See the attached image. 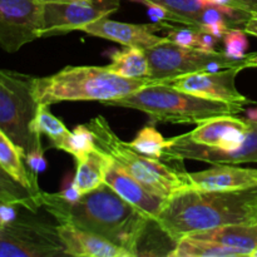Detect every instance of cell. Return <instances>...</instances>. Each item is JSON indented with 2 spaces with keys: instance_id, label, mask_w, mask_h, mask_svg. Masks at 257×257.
Returning <instances> with one entry per match:
<instances>
[{
  "instance_id": "obj_1",
  "label": "cell",
  "mask_w": 257,
  "mask_h": 257,
  "mask_svg": "<svg viewBox=\"0 0 257 257\" xmlns=\"http://www.w3.org/2000/svg\"><path fill=\"white\" fill-rule=\"evenodd\" d=\"M40 205L58 223L102 236L127 250L132 257L140 253L141 243L152 221L105 183L74 202L59 193L42 192Z\"/></svg>"
},
{
  "instance_id": "obj_2",
  "label": "cell",
  "mask_w": 257,
  "mask_h": 257,
  "mask_svg": "<svg viewBox=\"0 0 257 257\" xmlns=\"http://www.w3.org/2000/svg\"><path fill=\"white\" fill-rule=\"evenodd\" d=\"M155 222L176 243L201 231L237 223H255L257 187L237 191L186 188L168 198Z\"/></svg>"
},
{
  "instance_id": "obj_3",
  "label": "cell",
  "mask_w": 257,
  "mask_h": 257,
  "mask_svg": "<svg viewBox=\"0 0 257 257\" xmlns=\"http://www.w3.org/2000/svg\"><path fill=\"white\" fill-rule=\"evenodd\" d=\"M157 82L151 78L120 77L110 72L107 65H68L47 77H33L32 88L38 104L50 107L60 102L97 100L103 103L120 99Z\"/></svg>"
},
{
  "instance_id": "obj_4",
  "label": "cell",
  "mask_w": 257,
  "mask_h": 257,
  "mask_svg": "<svg viewBox=\"0 0 257 257\" xmlns=\"http://www.w3.org/2000/svg\"><path fill=\"white\" fill-rule=\"evenodd\" d=\"M102 104L141 110L155 122L196 124L218 115H236L245 110V105L206 99L162 82L147 85L128 97L103 102Z\"/></svg>"
},
{
  "instance_id": "obj_5",
  "label": "cell",
  "mask_w": 257,
  "mask_h": 257,
  "mask_svg": "<svg viewBox=\"0 0 257 257\" xmlns=\"http://www.w3.org/2000/svg\"><path fill=\"white\" fill-rule=\"evenodd\" d=\"M97 147L107 153L115 163L127 171L146 190L161 198L172 197L188 188L186 171L171 167L161 160L146 157L133 150L130 143L119 140L104 117L98 115L88 122Z\"/></svg>"
},
{
  "instance_id": "obj_6",
  "label": "cell",
  "mask_w": 257,
  "mask_h": 257,
  "mask_svg": "<svg viewBox=\"0 0 257 257\" xmlns=\"http://www.w3.org/2000/svg\"><path fill=\"white\" fill-rule=\"evenodd\" d=\"M32 78L12 70L0 69V130L23 151H44L42 136L35 131L39 104L33 94Z\"/></svg>"
},
{
  "instance_id": "obj_7",
  "label": "cell",
  "mask_w": 257,
  "mask_h": 257,
  "mask_svg": "<svg viewBox=\"0 0 257 257\" xmlns=\"http://www.w3.org/2000/svg\"><path fill=\"white\" fill-rule=\"evenodd\" d=\"M151 68V79L165 82L181 75L197 72H215L226 68H247L248 55L243 59H232L223 52L181 47L167 42L145 50Z\"/></svg>"
},
{
  "instance_id": "obj_8",
  "label": "cell",
  "mask_w": 257,
  "mask_h": 257,
  "mask_svg": "<svg viewBox=\"0 0 257 257\" xmlns=\"http://www.w3.org/2000/svg\"><path fill=\"white\" fill-rule=\"evenodd\" d=\"M65 255L57 226L35 218H14L0 228V257Z\"/></svg>"
},
{
  "instance_id": "obj_9",
  "label": "cell",
  "mask_w": 257,
  "mask_h": 257,
  "mask_svg": "<svg viewBox=\"0 0 257 257\" xmlns=\"http://www.w3.org/2000/svg\"><path fill=\"white\" fill-rule=\"evenodd\" d=\"M43 12L39 0H0V47L15 53L42 38Z\"/></svg>"
},
{
  "instance_id": "obj_10",
  "label": "cell",
  "mask_w": 257,
  "mask_h": 257,
  "mask_svg": "<svg viewBox=\"0 0 257 257\" xmlns=\"http://www.w3.org/2000/svg\"><path fill=\"white\" fill-rule=\"evenodd\" d=\"M120 0H74L44 4L42 38L67 34L100 18L114 14Z\"/></svg>"
},
{
  "instance_id": "obj_11",
  "label": "cell",
  "mask_w": 257,
  "mask_h": 257,
  "mask_svg": "<svg viewBox=\"0 0 257 257\" xmlns=\"http://www.w3.org/2000/svg\"><path fill=\"white\" fill-rule=\"evenodd\" d=\"M166 161L193 160L210 165H243L257 163V122L250 119L246 140L233 151H221L191 142L185 135L170 140V146L165 153Z\"/></svg>"
},
{
  "instance_id": "obj_12",
  "label": "cell",
  "mask_w": 257,
  "mask_h": 257,
  "mask_svg": "<svg viewBox=\"0 0 257 257\" xmlns=\"http://www.w3.org/2000/svg\"><path fill=\"white\" fill-rule=\"evenodd\" d=\"M241 70H243V68L233 67L215 72H197L162 83L206 99L240 105L252 104L253 100L245 97L236 87V77Z\"/></svg>"
},
{
  "instance_id": "obj_13",
  "label": "cell",
  "mask_w": 257,
  "mask_h": 257,
  "mask_svg": "<svg viewBox=\"0 0 257 257\" xmlns=\"http://www.w3.org/2000/svg\"><path fill=\"white\" fill-rule=\"evenodd\" d=\"M168 27L170 25L166 22H156L152 24H132V23L115 22L104 17L84 25L79 30L93 37L119 43L124 47H135L146 50L170 40L167 37H160L157 34L161 29L163 28L167 29Z\"/></svg>"
},
{
  "instance_id": "obj_14",
  "label": "cell",
  "mask_w": 257,
  "mask_h": 257,
  "mask_svg": "<svg viewBox=\"0 0 257 257\" xmlns=\"http://www.w3.org/2000/svg\"><path fill=\"white\" fill-rule=\"evenodd\" d=\"M248 130V118L218 115L198 123L195 130L185 133V136L196 145L221 151H233L245 142Z\"/></svg>"
},
{
  "instance_id": "obj_15",
  "label": "cell",
  "mask_w": 257,
  "mask_h": 257,
  "mask_svg": "<svg viewBox=\"0 0 257 257\" xmlns=\"http://www.w3.org/2000/svg\"><path fill=\"white\" fill-rule=\"evenodd\" d=\"M188 188L201 191H237L257 187V168L238 165H212L200 172H186Z\"/></svg>"
},
{
  "instance_id": "obj_16",
  "label": "cell",
  "mask_w": 257,
  "mask_h": 257,
  "mask_svg": "<svg viewBox=\"0 0 257 257\" xmlns=\"http://www.w3.org/2000/svg\"><path fill=\"white\" fill-rule=\"evenodd\" d=\"M105 185L115 191L123 200L145 213L150 220L156 221L162 212L167 200L153 195L136 181L127 171L123 170L113 160L112 166L105 175Z\"/></svg>"
},
{
  "instance_id": "obj_17",
  "label": "cell",
  "mask_w": 257,
  "mask_h": 257,
  "mask_svg": "<svg viewBox=\"0 0 257 257\" xmlns=\"http://www.w3.org/2000/svg\"><path fill=\"white\" fill-rule=\"evenodd\" d=\"M65 255L75 257H132L127 250L95 233L67 223H58Z\"/></svg>"
},
{
  "instance_id": "obj_18",
  "label": "cell",
  "mask_w": 257,
  "mask_h": 257,
  "mask_svg": "<svg viewBox=\"0 0 257 257\" xmlns=\"http://www.w3.org/2000/svg\"><path fill=\"white\" fill-rule=\"evenodd\" d=\"M0 165L15 181L40 197L43 191L38 185V175L28 168L23 151L0 130Z\"/></svg>"
},
{
  "instance_id": "obj_19",
  "label": "cell",
  "mask_w": 257,
  "mask_h": 257,
  "mask_svg": "<svg viewBox=\"0 0 257 257\" xmlns=\"http://www.w3.org/2000/svg\"><path fill=\"white\" fill-rule=\"evenodd\" d=\"M190 236L213 241V242L221 243L228 247L240 248V250L246 251L250 257L252 251L257 247V222L221 226L212 230L192 233Z\"/></svg>"
},
{
  "instance_id": "obj_20",
  "label": "cell",
  "mask_w": 257,
  "mask_h": 257,
  "mask_svg": "<svg viewBox=\"0 0 257 257\" xmlns=\"http://www.w3.org/2000/svg\"><path fill=\"white\" fill-rule=\"evenodd\" d=\"M112 163L113 158L99 148L90 152L84 160L77 162V171L73 180L75 190L80 195H85L100 187L104 183L105 175Z\"/></svg>"
},
{
  "instance_id": "obj_21",
  "label": "cell",
  "mask_w": 257,
  "mask_h": 257,
  "mask_svg": "<svg viewBox=\"0 0 257 257\" xmlns=\"http://www.w3.org/2000/svg\"><path fill=\"white\" fill-rule=\"evenodd\" d=\"M110 72L131 79H145L151 77L150 62L147 54L141 48L125 47L110 55V63L107 65Z\"/></svg>"
},
{
  "instance_id": "obj_22",
  "label": "cell",
  "mask_w": 257,
  "mask_h": 257,
  "mask_svg": "<svg viewBox=\"0 0 257 257\" xmlns=\"http://www.w3.org/2000/svg\"><path fill=\"white\" fill-rule=\"evenodd\" d=\"M168 256L173 257H243L248 256L246 251L228 247L213 241L186 236L177 241L175 248Z\"/></svg>"
},
{
  "instance_id": "obj_23",
  "label": "cell",
  "mask_w": 257,
  "mask_h": 257,
  "mask_svg": "<svg viewBox=\"0 0 257 257\" xmlns=\"http://www.w3.org/2000/svg\"><path fill=\"white\" fill-rule=\"evenodd\" d=\"M0 205L23 207L30 212H37L40 205V197L15 181L0 165Z\"/></svg>"
},
{
  "instance_id": "obj_24",
  "label": "cell",
  "mask_w": 257,
  "mask_h": 257,
  "mask_svg": "<svg viewBox=\"0 0 257 257\" xmlns=\"http://www.w3.org/2000/svg\"><path fill=\"white\" fill-rule=\"evenodd\" d=\"M168 13V22L201 29L206 7L201 0H148Z\"/></svg>"
},
{
  "instance_id": "obj_25",
  "label": "cell",
  "mask_w": 257,
  "mask_h": 257,
  "mask_svg": "<svg viewBox=\"0 0 257 257\" xmlns=\"http://www.w3.org/2000/svg\"><path fill=\"white\" fill-rule=\"evenodd\" d=\"M35 131L40 136H45L52 143L53 148L60 150L65 138L70 135V131L64 123L58 119L48 105H39L35 117Z\"/></svg>"
},
{
  "instance_id": "obj_26",
  "label": "cell",
  "mask_w": 257,
  "mask_h": 257,
  "mask_svg": "<svg viewBox=\"0 0 257 257\" xmlns=\"http://www.w3.org/2000/svg\"><path fill=\"white\" fill-rule=\"evenodd\" d=\"M130 146L146 157L162 161L165 160L170 141H166L153 125H146L137 133L135 140L130 142Z\"/></svg>"
},
{
  "instance_id": "obj_27",
  "label": "cell",
  "mask_w": 257,
  "mask_h": 257,
  "mask_svg": "<svg viewBox=\"0 0 257 257\" xmlns=\"http://www.w3.org/2000/svg\"><path fill=\"white\" fill-rule=\"evenodd\" d=\"M95 150H98L97 142L87 124L77 125L74 131H70V135L65 138L60 147V151L72 155L75 162L83 161L90 152Z\"/></svg>"
},
{
  "instance_id": "obj_28",
  "label": "cell",
  "mask_w": 257,
  "mask_h": 257,
  "mask_svg": "<svg viewBox=\"0 0 257 257\" xmlns=\"http://www.w3.org/2000/svg\"><path fill=\"white\" fill-rule=\"evenodd\" d=\"M247 35L243 29H228L222 38L225 44L223 53L232 59H243L247 57Z\"/></svg>"
},
{
  "instance_id": "obj_29",
  "label": "cell",
  "mask_w": 257,
  "mask_h": 257,
  "mask_svg": "<svg viewBox=\"0 0 257 257\" xmlns=\"http://www.w3.org/2000/svg\"><path fill=\"white\" fill-rule=\"evenodd\" d=\"M167 29H170V32H168L166 37L170 39V42L181 45V47L198 48L201 33V29H198V28L187 27V25L178 28L170 25Z\"/></svg>"
},
{
  "instance_id": "obj_30",
  "label": "cell",
  "mask_w": 257,
  "mask_h": 257,
  "mask_svg": "<svg viewBox=\"0 0 257 257\" xmlns=\"http://www.w3.org/2000/svg\"><path fill=\"white\" fill-rule=\"evenodd\" d=\"M213 2L238 10H243V12L251 13V14H257V0H213Z\"/></svg>"
},
{
  "instance_id": "obj_31",
  "label": "cell",
  "mask_w": 257,
  "mask_h": 257,
  "mask_svg": "<svg viewBox=\"0 0 257 257\" xmlns=\"http://www.w3.org/2000/svg\"><path fill=\"white\" fill-rule=\"evenodd\" d=\"M218 42H220V39L216 38L215 35L205 32V30H201L200 43H198V48L200 49L207 50V52H213V50H216V45H217Z\"/></svg>"
},
{
  "instance_id": "obj_32",
  "label": "cell",
  "mask_w": 257,
  "mask_h": 257,
  "mask_svg": "<svg viewBox=\"0 0 257 257\" xmlns=\"http://www.w3.org/2000/svg\"><path fill=\"white\" fill-rule=\"evenodd\" d=\"M14 208L17 207H15V206H9V205H0V228L3 227L4 223L14 220L15 218Z\"/></svg>"
},
{
  "instance_id": "obj_33",
  "label": "cell",
  "mask_w": 257,
  "mask_h": 257,
  "mask_svg": "<svg viewBox=\"0 0 257 257\" xmlns=\"http://www.w3.org/2000/svg\"><path fill=\"white\" fill-rule=\"evenodd\" d=\"M243 30H245L248 35H252V37L257 38V14H253L252 17L248 19L245 28H243Z\"/></svg>"
},
{
  "instance_id": "obj_34",
  "label": "cell",
  "mask_w": 257,
  "mask_h": 257,
  "mask_svg": "<svg viewBox=\"0 0 257 257\" xmlns=\"http://www.w3.org/2000/svg\"><path fill=\"white\" fill-rule=\"evenodd\" d=\"M247 68H257V53H251L248 55Z\"/></svg>"
},
{
  "instance_id": "obj_35",
  "label": "cell",
  "mask_w": 257,
  "mask_h": 257,
  "mask_svg": "<svg viewBox=\"0 0 257 257\" xmlns=\"http://www.w3.org/2000/svg\"><path fill=\"white\" fill-rule=\"evenodd\" d=\"M247 118L248 119L257 122V108H252V109L247 110Z\"/></svg>"
},
{
  "instance_id": "obj_36",
  "label": "cell",
  "mask_w": 257,
  "mask_h": 257,
  "mask_svg": "<svg viewBox=\"0 0 257 257\" xmlns=\"http://www.w3.org/2000/svg\"><path fill=\"white\" fill-rule=\"evenodd\" d=\"M43 4H50V3H70L74 0H39Z\"/></svg>"
},
{
  "instance_id": "obj_37",
  "label": "cell",
  "mask_w": 257,
  "mask_h": 257,
  "mask_svg": "<svg viewBox=\"0 0 257 257\" xmlns=\"http://www.w3.org/2000/svg\"><path fill=\"white\" fill-rule=\"evenodd\" d=\"M250 257H257V247L255 248V250L252 251V253H251Z\"/></svg>"
}]
</instances>
